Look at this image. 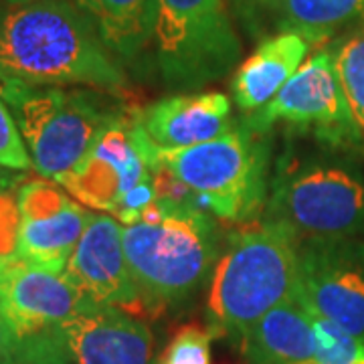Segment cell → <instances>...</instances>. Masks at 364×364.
Segmentation results:
<instances>
[{
    "mask_svg": "<svg viewBox=\"0 0 364 364\" xmlns=\"http://www.w3.org/2000/svg\"><path fill=\"white\" fill-rule=\"evenodd\" d=\"M0 83L117 93L128 73L75 0H0Z\"/></svg>",
    "mask_w": 364,
    "mask_h": 364,
    "instance_id": "obj_1",
    "label": "cell"
},
{
    "mask_svg": "<svg viewBox=\"0 0 364 364\" xmlns=\"http://www.w3.org/2000/svg\"><path fill=\"white\" fill-rule=\"evenodd\" d=\"M122 241L140 301L152 310L186 304L221 255V231L208 210L162 196L140 221L124 225Z\"/></svg>",
    "mask_w": 364,
    "mask_h": 364,
    "instance_id": "obj_2",
    "label": "cell"
},
{
    "mask_svg": "<svg viewBox=\"0 0 364 364\" xmlns=\"http://www.w3.org/2000/svg\"><path fill=\"white\" fill-rule=\"evenodd\" d=\"M298 247L287 227L265 219L229 237L208 287L213 336L241 344L265 314L298 289Z\"/></svg>",
    "mask_w": 364,
    "mask_h": 364,
    "instance_id": "obj_3",
    "label": "cell"
},
{
    "mask_svg": "<svg viewBox=\"0 0 364 364\" xmlns=\"http://www.w3.org/2000/svg\"><path fill=\"white\" fill-rule=\"evenodd\" d=\"M0 95L18 124L33 168L53 181L75 168L126 114L114 102L116 93L90 87L0 83Z\"/></svg>",
    "mask_w": 364,
    "mask_h": 364,
    "instance_id": "obj_4",
    "label": "cell"
},
{
    "mask_svg": "<svg viewBox=\"0 0 364 364\" xmlns=\"http://www.w3.org/2000/svg\"><path fill=\"white\" fill-rule=\"evenodd\" d=\"M272 144L267 132L247 119L210 142L166 150L158 146L160 166L200 196L208 213L223 221L253 219L267 203Z\"/></svg>",
    "mask_w": 364,
    "mask_h": 364,
    "instance_id": "obj_5",
    "label": "cell"
},
{
    "mask_svg": "<svg viewBox=\"0 0 364 364\" xmlns=\"http://www.w3.org/2000/svg\"><path fill=\"white\" fill-rule=\"evenodd\" d=\"M263 219L287 227L298 241L354 239L364 229L363 174L340 160L284 158Z\"/></svg>",
    "mask_w": 364,
    "mask_h": 364,
    "instance_id": "obj_6",
    "label": "cell"
},
{
    "mask_svg": "<svg viewBox=\"0 0 364 364\" xmlns=\"http://www.w3.org/2000/svg\"><path fill=\"white\" fill-rule=\"evenodd\" d=\"M154 61L164 87L181 93L223 79L241 63L227 0H156Z\"/></svg>",
    "mask_w": 364,
    "mask_h": 364,
    "instance_id": "obj_7",
    "label": "cell"
},
{
    "mask_svg": "<svg viewBox=\"0 0 364 364\" xmlns=\"http://www.w3.org/2000/svg\"><path fill=\"white\" fill-rule=\"evenodd\" d=\"M158 168V144L146 134L138 116L124 114L75 168L55 182L83 207L116 215L122 198Z\"/></svg>",
    "mask_w": 364,
    "mask_h": 364,
    "instance_id": "obj_8",
    "label": "cell"
},
{
    "mask_svg": "<svg viewBox=\"0 0 364 364\" xmlns=\"http://www.w3.org/2000/svg\"><path fill=\"white\" fill-rule=\"evenodd\" d=\"M247 122L261 132H269L275 124H287L312 130L322 142H358L328 47L318 49L306 59L284 90L259 112L251 114Z\"/></svg>",
    "mask_w": 364,
    "mask_h": 364,
    "instance_id": "obj_9",
    "label": "cell"
},
{
    "mask_svg": "<svg viewBox=\"0 0 364 364\" xmlns=\"http://www.w3.org/2000/svg\"><path fill=\"white\" fill-rule=\"evenodd\" d=\"M298 291L316 316L364 342V245L356 239L299 241Z\"/></svg>",
    "mask_w": 364,
    "mask_h": 364,
    "instance_id": "obj_10",
    "label": "cell"
},
{
    "mask_svg": "<svg viewBox=\"0 0 364 364\" xmlns=\"http://www.w3.org/2000/svg\"><path fill=\"white\" fill-rule=\"evenodd\" d=\"M16 196L21 210L18 261L63 273L93 210L45 178L23 182L16 186Z\"/></svg>",
    "mask_w": 364,
    "mask_h": 364,
    "instance_id": "obj_11",
    "label": "cell"
},
{
    "mask_svg": "<svg viewBox=\"0 0 364 364\" xmlns=\"http://www.w3.org/2000/svg\"><path fill=\"white\" fill-rule=\"evenodd\" d=\"M124 225L105 213H93L63 275L91 306L132 310L142 306L122 241Z\"/></svg>",
    "mask_w": 364,
    "mask_h": 364,
    "instance_id": "obj_12",
    "label": "cell"
},
{
    "mask_svg": "<svg viewBox=\"0 0 364 364\" xmlns=\"http://www.w3.org/2000/svg\"><path fill=\"white\" fill-rule=\"evenodd\" d=\"M90 308L63 273L25 261L0 273V310L18 340L53 330Z\"/></svg>",
    "mask_w": 364,
    "mask_h": 364,
    "instance_id": "obj_13",
    "label": "cell"
},
{
    "mask_svg": "<svg viewBox=\"0 0 364 364\" xmlns=\"http://www.w3.org/2000/svg\"><path fill=\"white\" fill-rule=\"evenodd\" d=\"M69 364H156L148 326L114 306H93L55 328Z\"/></svg>",
    "mask_w": 364,
    "mask_h": 364,
    "instance_id": "obj_14",
    "label": "cell"
},
{
    "mask_svg": "<svg viewBox=\"0 0 364 364\" xmlns=\"http://www.w3.org/2000/svg\"><path fill=\"white\" fill-rule=\"evenodd\" d=\"M152 142L166 150L193 148L233 130L231 102L221 91H193L162 97L138 116Z\"/></svg>",
    "mask_w": 364,
    "mask_h": 364,
    "instance_id": "obj_15",
    "label": "cell"
},
{
    "mask_svg": "<svg viewBox=\"0 0 364 364\" xmlns=\"http://www.w3.org/2000/svg\"><path fill=\"white\" fill-rule=\"evenodd\" d=\"M310 51V43L298 33L279 31L261 39L255 51L237 67L231 83L237 107L255 114L284 90Z\"/></svg>",
    "mask_w": 364,
    "mask_h": 364,
    "instance_id": "obj_16",
    "label": "cell"
},
{
    "mask_svg": "<svg viewBox=\"0 0 364 364\" xmlns=\"http://www.w3.org/2000/svg\"><path fill=\"white\" fill-rule=\"evenodd\" d=\"M249 364H294L314 360V316L298 289L277 304L241 340Z\"/></svg>",
    "mask_w": 364,
    "mask_h": 364,
    "instance_id": "obj_17",
    "label": "cell"
},
{
    "mask_svg": "<svg viewBox=\"0 0 364 364\" xmlns=\"http://www.w3.org/2000/svg\"><path fill=\"white\" fill-rule=\"evenodd\" d=\"M90 14L109 51L126 65L142 61L154 45L156 0H75Z\"/></svg>",
    "mask_w": 364,
    "mask_h": 364,
    "instance_id": "obj_18",
    "label": "cell"
},
{
    "mask_svg": "<svg viewBox=\"0 0 364 364\" xmlns=\"http://www.w3.org/2000/svg\"><path fill=\"white\" fill-rule=\"evenodd\" d=\"M360 18H364V0H286L279 31L298 33L314 45Z\"/></svg>",
    "mask_w": 364,
    "mask_h": 364,
    "instance_id": "obj_19",
    "label": "cell"
},
{
    "mask_svg": "<svg viewBox=\"0 0 364 364\" xmlns=\"http://www.w3.org/2000/svg\"><path fill=\"white\" fill-rule=\"evenodd\" d=\"M350 109L358 142L364 144V18L328 45Z\"/></svg>",
    "mask_w": 364,
    "mask_h": 364,
    "instance_id": "obj_20",
    "label": "cell"
},
{
    "mask_svg": "<svg viewBox=\"0 0 364 364\" xmlns=\"http://www.w3.org/2000/svg\"><path fill=\"white\" fill-rule=\"evenodd\" d=\"M314 316V334H316V356L318 364H348L360 352H364V342L348 334L338 324Z\"/></svg>",
    "mask_w": 364,
    "mask_h": 364,
    "instance_id": "obj_21",
    "label": "cell"
},
{
    "mask_svg": "<svg viewBox=\"0 0 364 364\" xmlns=\"http://www.w3.org/2000/svg\"><path fill=\"white\" fill-rule=\"evenodd\" d=\"M233 16L247 33L249 39L257 41L279 33L286 0H227Z\"/></svg>",
    "mask_w": 364,
    "mask_h": 364,
    "instance_id": "obj_22",
    "label": "cell"
},
{
    "mask_svg": "<svg viewBox=\"0 0 364 364\" xmlns=\"http://www.w3.org/2000/svg\"><path fill=\"white\" fill-rule=\"evenodd\" d=\"M210 340L208 328L184 326L172 336L156 364H210Z\"/></svg>",
    "mask_w": 364,
    "mask_h": 364,
    "instance_id": "obj_23",
    "label": "cell"
},
{
    "mask_svg": "<svg viewBox=\"0 0 364 364\" xmlns=\"http://www.w3.org/2000/svg\"><path fill=\"white\" fill-rule=\"evenodd\" d=\"M21 210L16 188L0 181V273L18 261Z\"/></svg>",
    "mask_w": 364,
    "mask_h": 364,
    "instance_id": "obj_24",
    "label": "cell"
},
{
    "mask_svg": "<svg viewBox=\"0 0 364 364\" xmlns=\"http://www.w3.org/2000/svg\"><path fill=\"white\" fill-rule=\"evenodd\" d=\"M0 168H33V160L26 150L23 134L18 130V124L2 95H0Z\"/></svg>",
    "mask_w": 364,
    "mask_h": 364,
    "instance_id": "obj_25",
    "label": "cell"
},
{
    "mask_svg": "<svg viewBox=\"0 0 364 364\" xmlns=\"http://www.w3.org/2000/svg\"><path fill=\"white\" fill-rule=\"evenodd\" d=\"M9 364H69L55 328L18 340Z\"/></svg>",
    "mask_w": 364,
    "mask_h": 364,
    "instance_id": "obj_26",
    "label": "cell"
},
{
    "mask_svg": "<svg viewBox=\"0 0 364 364\" xmlns=\"http://www.w3.org/2000/svg\"><path fill=\"white\" fill-rule=\"evenodd\" d=\"M156 198L158 188L156 181H154V174H152V176L144 178L140 184H136L130 193L122 198V203H119V207H117L114 217L122 225H134V223L140 221L144 210L150 207Z\"/></svg>",
    "mask_w": 364,
    "mask_h": 364,
    "instance_id": "obj_27",
    "label": "cell"
},
{
    "mask_svg": "<svg viewBox=\"0 0 364 364\" xmlns=\"http://www.w3.org/2000/svg\"><path fill=\"white\" fill-rule=\"evenodd\" d=\"M16 344H18V338L14 336L13 328H11L9 320L4 318V314L0 310V364L11 363Z\"/></svg>",
    "mask_w": 364,
    "mask_h": 364,
    "instance_id": "obj_28",
    "label": "cell"
},
{
    "mask_svg": "<svg viewBox=\"0 0 364 364\" xmlns=\"http://www.w3.org/2000/svg\"><path fill=\"white\" fill-rule=\"evenodd\" d=\"M348 364H364V352H360V354H358V356H356V358H354V360Z\"/></svg>",
    "mask_w": 364,
    "mask_h": 364,
    "instance_id": "obj_29",
    "label": "cell"
},
{
    "mask_svg": "<svg viewBox=\"0 0 364 364\" xmlns=\"http://www.w3.org/2000/svg\"><path fill=\"white\" fill-rule=\"evenodd\" d=\"M294 364H318L316 360H304V363H294Z\"/></svg>",
    "mask_w": 364,
    "mask_h": 364,
    "instance_id": "obj_30",
    "label": "cell"
}]
</instances>
